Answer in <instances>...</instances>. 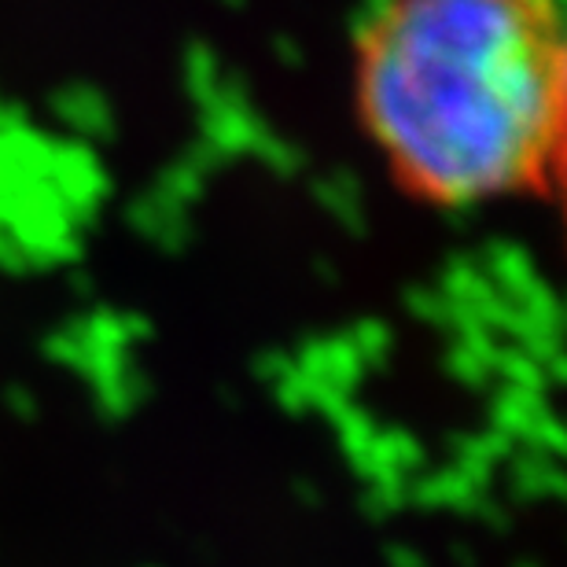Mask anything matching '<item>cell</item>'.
<instances>
[{"instance_id": "6da1fadb", "label": "cell", "mask_w": 567, "mask_h": 567, "mask_svg": "<svg viewBox=\"0 0 567 567\" xmlns=\"http://www.w3.org/2000/svg\"><path fill=\"white\" fill-rule=\"evenodd\" d=\"M354 122L424 210L553 203L567 152L560 0H377L350 41Z\"/></svg>"}]
</instances>
